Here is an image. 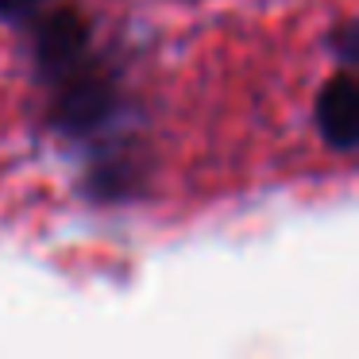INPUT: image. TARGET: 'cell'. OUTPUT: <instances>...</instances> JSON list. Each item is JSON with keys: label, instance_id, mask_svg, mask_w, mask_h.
<instances>
[{"label": "cell", "instance_id": "obj_1", "mask_svg": "<svg viewBox=\"0 0 359 359\" xmlns=\"http://www.w3.org/2000/svg\"><path fill=\"white\" fill-rule=\"evenodd\" d=\"M86 47H89L86 20L74 8H58L39 24V35H35V62H39L43 74L62 78V74H74L81 66Z\"/></svg>", "mask_w": 359, "mask_h": 359}, {"label": "cell", "instance_id": "obj_2", "mask_svg": "<svg viewBox=\"0 0 359 359\" xmlns=\"http://www.w3.org/2000/svg\"><path fill=\"white\" fill-rule=\"evenodd\" d=\"M317 128L328 147L344 151V155L359 147V89L351 74L325 81L317 97Z\"/></svg>", "mask_w": 359, "mask_h": 359}, {"label": "cell", "instance_id": "obj_3", "mask_svg": "<svg viewBox=\"0 0 359 359\" xmlns=\"http://www.w3.org/2000/svg\"><path fill=\"white\" fill-rule=\"evenodd\" d=\"M112 101H116V93L101 74L74 70L66 93L58 97V124L70 128V132H89L112 112Z\"/></svg>", "mask_w": 359, "mask_h": 359}, {"label": "cell", "instance_id": "obj_4", "mask_svg": "<svg viewBox=\"0 0 359 359\" xmlns=\"http://www.w3.org/2000/svg\"><path fill=\"white\" fill-rule=\"evenodd\" d=\"M39 8H43V0H0V16L4 20H27Z\"/></svg>", "mask_w": 359, "mask_h": 359}]
</instances>
